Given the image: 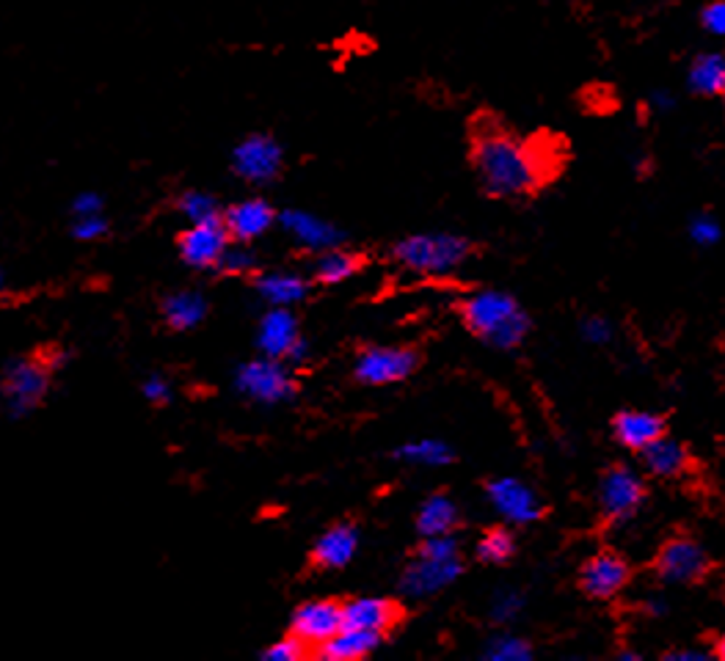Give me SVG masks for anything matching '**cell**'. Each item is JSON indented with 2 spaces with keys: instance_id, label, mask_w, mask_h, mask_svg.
Here are the masks:
<instances>
[{
  "instance_id": "6da1fadb",
  "label": "cell",
  "mask_w": 725,
  "mask_h": 661,
  "mask_svg": "<svg viewBox=\"0 0 725 661\" xmlns=\"http://www.w3.org/2000/svg\"><path fill=\"white\" fill-rule=\"evenodd\" d=\"M472 163H475L486 193L497 198L535 191L550 174L544 152H539L535 144L519 141L499 127L477 133L475 147H472Z\"/></svg>"
},
{
  "instance_id": "7a4b0ae2",
  "label": "cell",
  "mask_w": 725,
  "mask_h": 661,
  "mask_svg": "<svg viewBox=\"0 0 725 661\" xmlns=\"http://www.w3.org/2000/svg\"><path fill=\"white\" fill-rule=\"evenodd\" d=\"M466 328L477 340L486 345L497 347V351H513L528 340L530 317L522 309V304L510 295L497 293V289H486V293H475L464 306H461Z\"/></svg>"
},
{
  "instance_id": "3957f363",
  "label": "cell",
  "mask_w": 725,
  "mask_h": 661,
  "mask_svg": "<svg viewBox=\"0 0 725 661\" xmlns=\"http://www.w3.org/2000/svg\"><path fill=\"white\" fill-rule=\"evenodd\" d=\"M472 246L469 240L458 238V235H411L403 238L400 243L392 249L397 265H403L411 273H422V276H444L453 273L461 262L469 257Z\"/></svg>"
},
{
  "instance_id": "277c9868",
  "label": "cell",
  "mask_w": 725,
  "mask_h": 661,
  "mask_svg": "<svg viewBox=\"0 0 725 661\" xmlns=\"http://www.w3.org/2000/svg\"><path fill=\"white\" fill-rule=\"evenodd\" d=\"M50 375L53 369L42 362V356L12 358V362L3 364L0 402H3L9 417L23 419L31 411H36L45 402L47 391H50Z\"/></svg>"
},
{
  "instance_id": "5b68a950",
  "label": "cell",
  "mask_w": 725,
  "mask_h": 661,
  "mask_svg": "<svg viewBox=\"0 0 725 661\" xmlns=\"http://www.w3.org/2000/svg\"><path fill=\"white\" fill-rule=\"evenodd\" d=\"M235 386L243 397L260 406H282L295 397V378L290 375L287 362L282 358H251V362L240 364L235 373Z\"/></svg>"
},
{
  "instance_id": "8992f818",
  "label": "cell",
  "mask_w": 725,
  "mask_h": 661,
  "mask_svg": "<svg viewBox=\"0 0 725 661\" xmlns=\"http://www.w3.org/2000/svg\"><path fill=\"white\" fill-rule=\"evenodd\" d=\"M284 169V149L268 133L246 136L233 149V171L249 185H271Z\"/></svg>"
},
{
  "instance_id": "52a82bcc",
  "label": "cell",
  "mask_w": 725,
  "mask_h": 661,
  "mask_svg": "<svg viewBox=\"0 0 725 661\" xmlns=\"http://www.w3.org/2000/svg\"><path fill=\"white\" fill-rule=\"evenodd\" d=\"M229 243L233 238H229L224 220L216 218L188 224V229H182L177 238V251H180V260L193 271H216Z\"/></svg>"
},
{
  "instance_id": "ba28073f",
  "label": "cell",
  "mask_w": 725,
  "mask_h": 661,
  "mask_svg": "<svg viewBox=\"0 0 725 661\" xmlns=\"http://www.w3.org/2000/svg\"><path fill=\"white\" fill-rule=\"evenodd\" d=\"M420 358L411 347H367L353 364V378L364 386L400 384L417 369Z\"/></svg>"
},
{
  "instance_id": "9c48e42d",
  "label": "cell",
  "mask_w": 725,
  "mask_h": 661,
  "mask_svg": "<svg viewBox=\"0 0 725 661\" xmlns=\"http://www.w3.org/2000/svg\"><path fill=\"white\" fill-rule=\"evenodd\" d=\"M342 604L337 601H306L293 612L290 634L298 637L309 650H320L335 634L342 631Z\"/></svg>"
},
{
  "instance_id": "30bf717a",
  "label": "cell",
  "mask_w": 725,
  "mask_h": 661,
  "mask_svg": "<svg viewBox=\"0 0 725 661\" xmlns=\"http://www.w3.org/2000/svg\"><path fill=\"white\" fill-rule=\"evenodd\" d=\"M646 499V488L643 480L626 466H615L601 477L599 486V504L601 513L612 521H626L637 513V508Z\"/></svg>"
},
{
  "instance_id": "8fae6325",
  "label": "cell",
  "mask_w": 725,
  "mask_h": 661,
  "mask_svg": "<svg viewBox=\"0 0 725 661\" xmlns=\"http://www.w3.org/2000/svg\"><path fill=\"white\" fill-rule=\"evenodd\" d=\"M657 571L665 582L690 584L709 571V557L701 543L690 540V537H676V540L665 543V548L659 551Z\"/></svg>"
},
{
  "instance_id": "7c38bea8",
  "label": "cell",
  "mask_w": 725,
  "mask_h": 661,
  "mask_svg": "<svg viewBox=\"0 0 725 661\" xmlns=\"http://www.w3.org/2000/svg\"><path fill=\"white\" fill-rule=\"evenodd\" d=\"M461 573V557H426L417 555V560L406 568L400 579V590L411 599H426V595L439 593L448 584H453Z\"/></svg>"
},
{
  "instance_id": "4fadbf2b",
  "label": "cell",
  "mask_w": 725,
  "mask_h": 661,
  "mask_svg": "<svg viewBox=\"0 0 725 661\" xmlns=\"http://www.w3.org/2000/svg\"><path fill=\"white\" fill-rule=\"evenodd\" d=\"M486 493L488 499H491L494 510H497L505 521H510V524H533V521H539L541 515H544L541 499L535 497L533 488L524 486L522 480L502 477V480L488 482Z\"/></svg>"
},
{
  "instance_id": "5bb4252c",
  "label": "cell",
  "mask_w": 725,
  "mask_h": 661,
  "mask_svg": "<svg viewBox=\"0 0 725 661\" xmlns=\"http://www.w3.org/2000/svg\"><path fill=\"white\" fill-rule=\"evenodd\" d=\"M279 224H282L284 232L295 240L298 246L309 251H329L337 249L342 243V229H337L331 220H324L320 215L306 213V209H284L279 215Z\"/></svg>"
},
{
  "instance_id": "9a60e30c",
  "label": "cell",
  "mask_w": 725,
  "mask_h": 661,
  "mask_svg": "<svg viewBox=\"0 0 725 661\" xmlns=\"http://www.w3.org/2000/svg\"><path fill=\"white\" fill-rule=\"evenodd\" d=\"M222 220L235 243H251V240H260L262 235H268L273 224H279V215L265 198H246V202L224 209Z\"/></svg>"
},
{
  "instance_id": "2e32d148",
  "label": "cell",
  "mask_w": 725,
  "mask_h": 661,
  "mask_svg": "<svg viewBox=\"0 0 725 661\" xmlns=\"http://www.w3.org/2000/svg\"><path fill=\"white\" fill-rule=\"evenodd\" d=\"M630 577L632 571L624 557L612 555V551H601L593 560L585 562L582 573H579V588H582L590 599L607 601L630 584Z\"/></svg>"
},
{
  "instance_id": "e0dca14e",
  "label": "cell",
  "mask_w": 725,
  "mask_h": 661,
  "mask_svg": "<svg viewBox=\"0 0 725 661\" xmlns=\"http://www.w3.org/2000/svg\"><path fill=\"white\" fill-rule=\"evenodd\" d=\"M298 340V320H295V315L287 306H271V309L260 317V326H257V347H260L262 356L282 358L284 362Z\"/></svg>"
},
{
  "instance_id": "ac0fdd59",
  "label": "cell",
  "mask_w": 725,
  "mask_h": 661,
  "mask_svg": "<svg viewBox=\"0 0 725 661\" xmlns=\"http://www.w3.org/2000/svg\"><path fill=\"white\" fill-rule=\"evenodd\" d=\"M359 551V529L348 521L335 524L318 537L313 546V566L320 571H340L356 557Z\"/></svg>"
},
{
  "instance_id": "d6986e66",
  "label": "cell",
  "mask_w": 725,
  "mask_h": 661,
  "mask_svg": "<svg viewBox=\"0 0 725 661\" xmlns=\"http://www.w3.org/2000/svg\"><path fill=\"white\" fill-rule=\"evenodd\" d=\"M400 606L386 599H353L342 604V623L348 628H362V631L386 634L400 623Z\"/></svg>"
},
{
  "instance_id": "ffe728a7",
  "label": "cell",
  "mask_w": 725,
  "mask_h": 661,
  "mask_svg": "<svg viewBox=\"0 0 725 661\" xmlns=\"http://www.w3.org/2000/svg\"><path fill=\"white\" fill-rule=\"evenodd\" d=\"M612 430H615V438L621 441L624 447L643 453L648 444H654L657 438H662L665 422L657 417V413L624 411L612 419Z\"/></svg>"
},
{
  "instance_id": "44dd1931",
  "label": "cell",
  "mask_w": 725,
  "mask_h": 661,
  "mask_svg": "<svg viewBox=\"0 0 725 661\" xmlns=\"http://www.w3.org/2000/svg\"><path fill=\"white\" fill-rule=\"evenodd\" d=\"M211 306H207V298L196 289H182V293L169 295L160 306V315H163V322L171 328V331H191V328L202 326L204 317H207Z\"/></svg>"
},
{
  "instance_id": "7402d4cb",
  "label": "cell",
  "mask_w": 725,
  "mask_h": 661,
  "mask_svg": "<svg viewBox=\"0 0 725 661\" xmlns=\"http://www.w3.org/2000/svg\"><path fill=\"white\" fill-rule=\"evenodd\" d=\"M381 639H384V634L342 626V631L335 634V637L318 650V656L329 661H359L373 653L381 645Z\"/></svg>"
},
{
  "instance_id": "603a6c76",
  "label": "cell",
  "mask_w": 725,
  "mask_h": 661,
  "mask_svg": "<svg viewBox=\"0 0 725 661\" xmlns=\"http://www.w3.org/2000/svg\"><path fill=\"white\" fill-rule=\"evenodd\" d=\"M257 295L265 300L268 306H295L306 298L309 293V284L306 278H301L298 273H287V271H273V273H262L260 278L254 282Z\"/></svg>"
},
{
  "instance_id": "cb8c5ba5",
  "label": "cell",
  "mask_w": 725,
  "mask_h": 661,
  "mask_svg": "<svg viewBox=\"0 0 725 661\" xmlns=\"http://www.w3.org/2000/svg\"><path fill=\"white\" fill-rule=\"evenodd\" d=\"M458 526V508L450 497L437 493V497L426 499L417 513V529L422 537L431 535H453V529Z\"/></svg>"
},
{
  "instance_id": "d4e9b609",
  "label": "cell",
  "mask_w": 725,
  "mask_h": 661,
  "mask_svg": "<svg viewBox=\"0 0 725 661\" xmlns=\"http://www.w3.org/2000/svg\"><path fill=\"white\" fill-rule=\"evenodd\" d=\"M643 464L657 477H679L690 466V455L679 441H670L662 435V438H657L643 449Z\"/></svg>"
},
{
  "instance_id": "484cf974",
  "label": "cell",
  "mask_w": 725,
  "mask_h": 661,
  "mask_svg": "<svg viewBox=\"0 0 725 661\" xmlns=\"http://www.w3.org/2000/svg\"><path fill=\"white\" fill-rule=\"evenodd\" d=\"M362 271V257L342 251L340 246L329 251H320L318 262H315V278L320 284H340Z\"/></svg>"
},
{
  "instance_id": "4316f807",
  "label": "cell",
  "mask_w": 725,
  "mask_h": 661,
  "mask_svg": "<svg viewBox=\"0 0 725 661\" xmlns=\"http://www.w3.org/2000/svg\"><path fill=\"white\" fill-rule=\"evenodd\" d=\"M690 86L698 94H723L725 91V56L723 53H703L692 61Z\"/></svg>"
},
{
  "instance_id": "83f0119b",
  "label": "cell",
  "mask_w": 725,
  "mask_h": 661,
  "mask_svg": "<svg viewBox=\"0 0 725 661\" xmlns=\"http://www.w3.org/2000/svg\"><path fill=\"white\" fill-rule=\"evenodd\" d=\"M395 455L400 460H406V464H417V466H448L450 460H453V449L437 438L408 441V444H403Z\"/></svg>"
},
{
  "instance_id": "f1b7e54d",
  "label": "cell",
  "mask_w": 725,
  "mask_h": 661,
  "mask_svg": "<svg viewBox=\"0 0 725 661\" xmlns=\"http://www.w3.org/2000/svg\"><path fill=\"white\" fill-rule=\"evenodd\" d=\"M177 209L188 224H202V220H216L222 218V207L213 193L204 191H185L177 198Z\"/></svg>"
},
{
  "instance_id": "f546056e",
  "label": "cell",
  "mask_w": 725,
  "mask_h": 661,
  "mask_svg": "<svg viewBox=\"0 0 725 661\" xmlns=\"http://www.w3.org/2000/svg\"><path fill=\"white\" fill-rule=\"evenodd\" d=\"M513 535L505 529L486 532V535L480 537V543H477V560L488 562V566H502V562H508L510 557H513Z\"/></svg>"
},
{
  "instance_id": "4dcf8cb0",
  "label": "cell",
  "mask_w": 725,
  "mask_h": 661,
  "mask_svg": "<svg viewBox=\"0 0 725 661\" xmlns=\"http://www.w3.org/2000/svg\"><path fill=\"white\" fill-rule=\"evenodd\" d=\"M257 267V257L251 254L249 246L246 243H229V249L224 251L222 262H218L216 271L222 273V276H246V273H251Z\"/></svg>"
},
{
  "instance_id": "1f68e13d",
  "label": "cell",
  "mask_w": 725,
  "mask_h": 661,
  "mask_svg": "<svg viewBox=\"0 0 725 661\" xmlns=\"http://www.w3.org/2000/svg\"><path fill=\"white\" fill-rule=\"evenodd\" d=\"M109 235V220L100 215H80L72 218V238L80 243H94V240L105 238Z\"/></svg>"
},
{
  "instance_id": "d6a6232c",
  "label": "cell",
  "mask_w": 725,
  "mask_h": 661,
  "mask_svg": "<svg viewBox=\"0 0 725 661\" xmlns=\"http://www.w3.org/2000/svg\"><path fill=\"white\" fill-rule=\"evenodd\" d=\"M530 645L516 637H499L491 648L486 650L488 659L494 661H528L530 659Z\"/></svg>"
},
{
  "instance_id": "836d02e7",
  "label": "cell",
  "mask_w": 725,
  "mask_h": 661,
  "mask_svg": "<svg viewBox=\"0 0 725 661\" xmlns=\"http://www.w3.org/2000/svg\"><path fill=\"white\" fill-rule=\"evenodd\" d=\"M306 653H309V648H306L298 637L290 634V637L279 639V642H273L271 648L262 650V659L265 661H301Z\"/></svg>"
},
{
  "instance_id": "e575fe53",
  "label": "cell",
  "mask_w": 725,
  "mask_h": 661,
  "mask_svg": "<svg viewBox=\"0 0 725 661\" xmlns=\"http://www.w3.org/2000/svg\"><path fill=\"white\" fill-rule=\"evenodd\" d=\"M141 395L147 397V402H152V406H166V402H171L174 391H171L169 380L160 378V375H152V378L144 380Z\"/></svg>"
},
{
  "instance_id": "d590c367",
  "label": "cell",
  "mask_w": 725,
  "mask_h": 661,
  "mask_svg": "<svg viewBox=\"0 0 725 661\" xmlns=\"http://www.w3.org/2000/svg\"><path fill=\"white\" fill-rule=\"evenodd\" d=\"M690 235H692V240H695L698 246H712V243H717V240H720V227H717V220H714V218H706V215H701V218L692 220Z\"/></svg>"
},
{
  "instance_id": "8d00e7d4",
  "label": "cell",
  "mask_w": 725,
  "mask_h": 661,
  "mask_svg": "<svg viewBox=\"0 0 725 661\" xmlns=\"http://www.w3.org/2000/svg\"><path fill=\"white\" fill-rule=\"evenodd\" d=\"M582 334L585 340L593 342V345H604V342L612 340V326L607 320H601V317H590V320H585Z\"/></svg>"
},
{
  "instance_id": "74e56055",
  "label": "cell",
  "mask_w": 725,
  "mask_h": 661,
  "mask_svg": "<svg viewBox=\"0 0 725 661\" xmlns=\"http://www.w3.org/2000/svg\"><path fill=\"white\" fill-rule=\"evenodd\" d=\"M703 25H706V31H712V34L725 36V0H717V3H712V7L703 12Z\"/></svg>"
},
{
  "instance_id": "f35d334b",
  "label": "cell",
  "mask_w": 725,
  "mask_h": 661,
  "mask_svg": "<svg viewBox=\"0 0 725 661\" xmlns=\"http://www.w3.org/2000/svg\"><path fill=\"white\" fill-rule=\"evenodd\" d=\"M102 213V198L97 193H80L72 202V218L80 215H100Z\"/></svg>"
},
{
  "instance_id": "ab89813d",
  "label": "cell",
  "mask_w": 725,
  "mask_h": 661,
  "mask_svg": "<svg viewBox=\"0 0 725 661\" xmlns=\"http://www.w3.org/2000/svg\"><path fill=\"white\" fill-rule=\"evenodd\" d=\"M519 609H522V599H519V595H505V599H499L497 604H494L497 620H510Z\"/></svg>"
},
{
  "instance_id": "60d3db41",
  "label": "cell",
  "mask_w": 725,
  "mask_h": 661,
  "mask_svg": "<svg viewBox=\"0 0 725 661\" xmlns=\"http://www.w3.org/2000/svg\"><path fill=\"white\" fill-rule=\"evenodd\" d=\"M668 659H673V661H703V659H706V653H701V650H679V653H670Z\"/></svg>"
},
{
  "instance_id": "b9f144b4",
  "label": "cell",
  "mask_w": 725,
  "mask_h": 661,
  "mask_svg": "<svg viewBox=\"0 0 725 661\" xmlns=\"http://www.w3.org/2000/svg\"><path fill=\"white\" fill-rule=\"evenodd\" d=\"M717 656L725 661V637L720 639V645H717Z\"/></svg>"
},
{
  "instance_id": "7bdbcfd3",
  "label": "cell",
  "mask_w": 725,
  "mask_h": 661,
  "mask_svg": "<svg viewBox=\"0 0 725 661\" xmlns=\"http://www.w3.org/2000/svg\"><path fill=\"white\" fill-rule=\"evenodd\" d=\"M0 293H3V271H0Z\"/></svg>"
},
{
  "instance_id": "ee69618b",
  "label": "cell",
  "mask_w": 725,
  "mask_h": 661,
  "mask_svg": "<svg viewBox=\"0 0 725 661\" xmlns=\"http://www.w3.org/2000/svg\"><path fill=\"white\" fill-rule=\"evenodd\" d=\"M723 94H725V91H723Z\"/></svg>"
}]
</instances>
